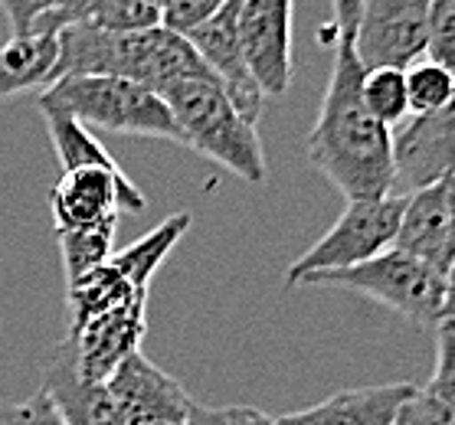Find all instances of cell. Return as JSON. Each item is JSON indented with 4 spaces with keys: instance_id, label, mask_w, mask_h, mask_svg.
<instances>
[{
    "instance_id": "6da1fadb",
    "label": "cell",
    "mask_w": 455,
    "mask_h": 425,
    "mask_svg": "<svg viewBox=\"0 0 455 425\" xmlns=\"http://www.w3.org/2000/svg\"><path fill=\"white\" fill-rule=\"evenodd\" d=\"M331 79L321 98L318 122L308 135V161L347 200H377L394 193L390 128H383L361 98L363 66L354 43H331Z\"/></svg>"
},
{
    "instance_id": "7a4b0ae2",
    "label": "cell",
    "mask_w": 455,
    "mask_h": 425,
    "mask_svg": "<svg viewBox=\"0 0 455 425\" xmlns=\"http://www.w3.org/2000/svg\"><path fill=\"white\" fill-rule=\"evenodd\" d=\"M56 43H60L56 79L115 75V79L148 85L157 95L187 79H213L187 36L167 27H151L141 33H108L83 20L62 27L56 33Z\"/></svg>"
},
{
    "instance_id": "3957f363",
    "label": "cell",
    "mask_w": 455,
    "mask_h": 425,
    "mask_svg": "<svg viewBox=\"0 0 455 425\" xmlns=\"http://www.w3.org/2000/svg\"><path fill=\"white\" fill-rule=\"evenodd\" d=\"M161 98L174 114L180 145L194 147L197 154L249 184L266 180V151L256 125H249L233 108L217 79H187L164 89Z\"/></svg>"
},
{
    "instance_id": "277c9868",
    "label": "cell",
    "mask_w": 455,
    "mask_h": 425,
    "mask_svg": "<svg viewBox=\"0 0 455 425\" xmlns=\"http://www.w3.org/2000/svg\"><path fill=\"white\" fill-rule=\"evenodd\" d=\"M36 98L69 112L79 125H95L115 135L161 138L180 145V131L167 102L148 85L115 79V75H62L46 85Z\"/></svg>"
},
{
    "instance_id": "5b68a950",
    "label": "cell",
    "mask_w": 455,
    "mask_h": 425,
    "mask_svg": "<svg viewBox=\"0 0 455 425\" xmlns=\"http://www.w3.org/2000/svg\"><path fill=\"white\" fill-rule=\"evenodd\" d=\"M299 285L357 291L406 321H413L416 327H429V331L452 314V281L396 249L380 252L351 269L315 272V275H305Z\"/></svg>"
},
{
    "instance_id": "8992f818",
    "label": "cell",
    "mask_w": 455,
    "mask_h": 425,
    "mask_svg": "<svg viewBox=\"0 0 455 425\" xmlns=\"http://www.w3.org/2000/svg\"><path fill=\"white\" fill-rule=\"evenodd\" d=\"M400 209H403V197H396V193L377 200H347L338 223L289 265L285 285L295 288L305 275L351 269V265H361V262L387 252L394 246Z\"/></svg>"
},
{
    "instance_id": "52a82bcc",
    "label": "cell",
    "mask_w": 455,
    "mask_h": 425,
    "mask_svg": "<svg viewBox=\"0 0 455 425\" xmlns=\"http://www.w3.org/2000/svg\"><path fill=\"white\" fill-rule=\"evenodd\" d=\"M56 232L118 223V213H141L145 193L122 174V167H79L66 170L50 193Z\"/></svg>"
},
{
    "instance_id": "ba28073f",
    "label": "cell",
    "mask_w": 455,
    "mask_h": 425,
    "mask_svg": "<svg viewBox=\"0 0 455 425\" xmlns=\"http://www.w3.org/2000/svg\"><path fill=\"white\" fill-rule=\"evenodd\" d=\"M429 0H361L354 27V56L363 69H406L426 56Z\"/></svg>"
},
{
    "instance_id": "9c48e42d",
    "label": "cell",
    "mask_w": 455,
    "mask_h": 425,
    "mask_svg": "<svg viewBox=\"0 0 455 425\" xmlns=\"http://www.w3.org/2000/svg\"><path fill=\"white\" fill-rule=\"evenodd\" d=\"M291 11L295 0H243L236 33L243 63L262 95H285L291 83Z\"/></svg>"
},
{
    "instance_id": "30bf717a",
    "label": "cell",
    "mask_w": 455,
    "mask_h": 425,
    "mask_svg": "<svg viewBox=\"0 0 455 425\" xmlns=\"http://www.w3.org/2000/svg\"><path fill=\"white\" fill-rule=\"evenodd\" d=\"M455 145V108H439L406 118L400 131L390 135V167H394V193L406 197L429 187L435 180L452 177Z\"/></svg>"
},
{
    "instance_id": "8fae6325",
    "label": "cell",
    "mask_w": 455,
    "mask_h": 425,
    "mask_svg": "<svg viewBox=\"0 0 455 425\" xmlns=\"http://www.w3.org/2000/svg\"><path fill=\"white\" fill-rule=\"evenodd\" d=\"M105 386L124 425H184L194 403L184 386L141 350L128 353L108 374Z\"/></svg>"
},
{
    "instance_id": "7c38bea8",
    "label": "cell",
    "mask_w": 455,
    "mask_h": 425,
    "mask_svg": "<svg viewBox=\"0 0 455 425\" xmlns=\"http://www.w3.org/2000/svg\"><path fill=\"white\" fill-rule=\"evenodd\" d=\"M390 249L423 262L443 279H452V177L406 193Z\"/></svg>"
},
{
    "instance_id": "4fadbf2b",
    "label": "cell",
    "mask_w": 455,
    "mask_h": 425,
    "mask_svg": "<svg viewBox=\"0 0 455 425\" xmlns=\"http://www.w3.org/2000/svg\"><path fill=\"white\" fill-rule=\"evenodd\" d=\"M43 393L50 396L66 425H124L118 405L102 380H92L79 370L69 341L56 343L43 360Z\"/></svg>"
},
{
    "instance_id": "5bb4252c",
    "label": "cell",
    "mask_w": 455,
    "mask_h": 425,
    "mask_svg": "<svg viewBox=\"0 0 455 425\" xmlns=\"http://www.w3.org/2000/svg\"><path fill=\"white\" fill-rule=\"evenodd\" d=\"M413 383H377L341 390L299 413L279 415L282 425H390Z\"/></svg>"
},
{
    "instance_id": "9a60e30c",
    "label": "cell",
    "mask_w": 455,
    "mask_h": 425,
    "mask_svg": "<svg viewBox=\"0 0 455 425\" xmlns=\"http://www.w3.org/2000/svg\"><path fill=\"white\" fill-rule=\"evenodd\" d=\"M435 366L426 386H413L390 425H455V363H452V314L433 327Z\"/></svg>"
},
{
    "instance_id": "2e32d148",
    "label": "cell",
    "mask_w": 455,
    "mask_h": 425,
    "mask_svg": "<svg viewBox=\"0 0 455 425\" xmlns=\"http://www.w3.org/2000/svg\"><path fill=\"white\" fill-rule=\"evenodd\" d=\"M56 63H60L56 33H13L11 40L0 46V98L20 92H43L46 85L56 83Z\"/></svg>"
},
{
    "instance_id": "e0dca14e",
    "label": "cell",
    "mask_w": 455,
    "mask_h": 425,
    "mask_svg": "<svg viewBox=\"0 0 455 425\" xmlns=\"http://www.w3.org/2000/svg\"><path fill=\"white\" fill-rule=\"evenodd\" d=\"M36 105H40V114L43 122H46V131H50L52 151H56L62 174L66 170H79V167H118L115 157L105 151L102 141L85 125H79L73 114L62 112V108H56L50 102H43V98H36Z\"/></svg>"
},
{
    "instance_id": "ac0fdd59",
    "label": "cell",
    "mask_w": 455,
    "mask_h": 425,
    "mask_svg": "<svg viewBox=\"0 0 455 425\" xmlns=\"http://www.w3.org/2000/svg\"><path fill=\"white\" fill-rule=\"evenodd\" d=\"M115 229H118V223H102V226L56 232L60 256H62V269H66V285L76 281V279H83L85 272L99 269V265L112 256L115 252Z\"/></svg>"
},
{
    "instance_id": "d6986e66",
    "label": "cell",
    "mask_w": 455,
    "mask_h": 425,
    "mask_svg": "<svg viewBox=\"0 0 455 425\" xmlns=\"http://www.w3.org/2000/svg\"><path fill=\"white\" fill-rule=\"evenodd\" d=\"M361 98H363V105H367V112H371L383 128H396L410 118L406 79H403V69H396V66L363 69Z\"/></svg>"
},
{
    "instance_id": "ffe728a7",
    "label": "cell",
    "mask_w": 455,
    "mask_h": 425,
    "mask_svg": "<svg viewBox=\"0 0 455 425\" xmlns=\"http://www.w3.org/2000/svg\"><path fill=\"white\" fill-rule=\"evenodd\" d=\"M406 79V102H410V114H426L449 108L455 95V75L452 69L433 63L419 56L416 63H410L403 69Z\"/></svg>"
},
{
    "instance_id": "44dd1931",
    "label": "cell",
    "mask_w": 455,
    "mask_h": 425,
    "mask_svg": "<svg viewBox=\"0 0 455 425\" xmlns=\"http://www.w3.org/2000/svg\"><path fill=\"white\" fill-rule=\"evenodd\" d=\"M89 23L108 33H141L161 27V11L148 0H99Z\"/></svg>"
},
{
    "instance_id": "7402d4cb",
    "label": "cell",
    "mask_w": 455,
    "mask_h": 425,
    "mask_svg": "<svg viewBox=\"0 0 455 425\" xmlns=\"http://www.w3.org/2000/svg\"><path fill=\"white\" fill-rule=\"evenodd\" d=\"M426 59L452 69L455 63V0H429L426 13Z\"/></svg>"
},
{
    "instance_id": "603a6c76",
    "label": "cell",
    "mask_w": 455,
    "mask_h": 425,
    "mask_svg": "<svg viewBox=\"0 0 455 425\" xmlns=\"http://www.w3.org/2000/svg\"><path fill=\"white\" fill-rule=\"evenodd\" d=\"M0 425H66L52 399L43 390H36L27 399L17 403H0Z\"/></svg>"
},
{
    "instance_id": "cb8c5ba5",
    "label": "cell",
    "mask_w": 455,
    "mask_h": 425,
    "mask_svg": "<svg viewBox=\"0 0 455 425\" xmlns=\"http://www.w3.org/2000/svg\"><path fill=\"white\" fill-rule=\"evenodd\" d=\"M220 4H223V0H171L164 11H161V27L187 36L194 27L210 20V17L220 11Z\"/></svg>"
},
{
    "instance_id": "d4e9b609",
    "label": "cell",
    "mask_w": 455,
    "mask_h": 425,
    "mask_svg": "<svg viewBox=\"0 0 455 425\" xmlns=\"http://www.w3.org/2000/svg\"><path fill=\"white\" fill-rule=\"evenodd\" d=\"M0 4L7 11V20H11L13 33H30L33 23L50 11V0H0Z\"/></svg>"
},
{
    "instance_id": "484cf974",
    "label": "cell",
    "mask_w": 455,
    "mask_h": 425,
    "mask_svg": "<svg viewBox=\"0 0 455 425\" xmlns=\"http://www.w3.org/2000/svg\"><path fill=\"white\" fill-rule=\"evenodd\" d=\"M223 425H282L275 415H266L252 405H229L223 409Z\"/></svg>"
},
{
    "instance_id": "4316f807",
    "label": "cell",
    "mask_w": 455,
    "mask_h": 425,
    "mask_svg": "<svg viewBox=\"0 0 455 425\" xmlns=\"http://www.w3.org/2000/svg\"><path fill=\"white\" fill-rule=\"evenodd\" d=\"M184 425H223V409H210L204 403H190Z\"/></svg>"
},
{
    "instance_id": "83f0119b",
    "label": "cell",
    "mask_w": 455,
    "mask_h": 425,
    "mask_svg": "<svg viewBox=\"0 0 455 425\" xmlns=\"http://www.w3.org/2000/svg\"><path fill=\"white\" fill-rule=\"evenodd\" d=\"M148 4H151V7H157V11H164L171 0H148Z\"/></svg>"
}]
</instances>
